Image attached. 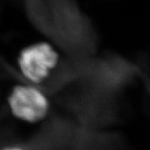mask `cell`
Wrapping results in <instances>:
<instances>
[{
    "mask_svg": "<svg viewBox=\"0 0 150 150\" xmlns=\"http://www.w3.org/2000/svg\"><path fill=\"white\" fill-rule=\"evenodd\" d=\"M6 102L10 114L16 120L28 124L44 120L50 109L47 95L38 86L28 82L11 88Z\"/></svg>",
    "mask_w": 150,
    "mask_h": 150,
    "instance_id": "cell-1",
    "label": "cell"
},
{
    "mask_svg": "<svg viewBox=\"0 0 150 150\" xmlns=\"http://www.w3.org/2000/svg\"><path fill=\"white\" fill-rule=\"evenodd\" d=\"M59 61V53L52 44L37 41L20 50L16 63L20 74L27 82L38 86L52 74Z\"/></svg>",
    "mask_w": 150,
    "mask_h": 150,
    "instance_id": "cell-2",
    "label": "cell"
},
{
    "mask_svg": "<svg viewBox=\"0 0 150 150\" xmlns=\"http://www.w3.org/2000/svg\"><path fill=\"white\" fill-rule=\"evenodd\" d=\"M0 150H27L24 147L18 146V145H8L6 146L3 148H2Z\"/></svg>",
    "mask_w": 150,
    "mask_h": 150,
    "instance_id": "cell-3",
    "label": "cell"
}]
</instances>
